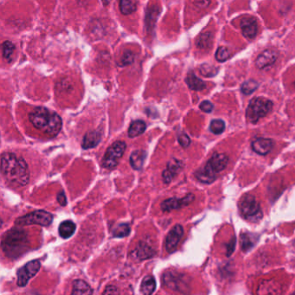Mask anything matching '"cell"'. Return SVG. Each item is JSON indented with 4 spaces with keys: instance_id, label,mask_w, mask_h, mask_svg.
Masks as SVG:
<instances>
[{
    "instance_id": "cell-34",
    "label": "cell",
    "mask_w": 295,
    "mask_h": 295,
    "mask_svg": "<svg viewBox=\"0 0 295 295\" xmlns=\"http://www.w3.org/2000/svg\"><path fill=\"white\" fill-rule=\"evenodd\" d=\"M230 56V52L226 47H219L216 52V59L220 63L227 61Z\"/></svg>"
},
{
    "instance_id": "cell-8",
    "label": "cell",
    "mask_w": 295,
    "mask_h": 295,
    "mask_svg": "<svg viewBox=\"0 0 295 295\" xmlns=\"http://www.w3.org/2000/svg\"><path fill=\"white\" fill-rule=\"evenodd\" d=\"M40 268H41V263L39 261L34 260L28 262L25 267H23L18 271V285L19 286H26L29 280L38 273Z\"/></svg>"
},
{
    "instance_id": "cell-33",
    "label": "cell",
    "mask_w": 295,
    "mask_h": 295,
    "mask_svg": "<svg viewBox=\"0 0 295 295\" xmlns=\"http://www.w3.org/2000/svg\"><path fill=\"white\" fill-rule=\"evenodd\" d=\"M258 87V82L254 81V80H250V81H247V82H244V84L242 85L241 90L244 94L249 95V94H251L256 91Z\"/></svg>"
},
{
    "instance_id": "cell-19",
    "label": "cell",
    "mask_w": 295,
    "mask_h": 295,
    "mask_svg": "<svg viewBox=\"0 0 295 295\" xmlns=\"http://www.w3.org/2000/svg\"><path fill=\"white\" fill-rule=\"evenodd\" d=\"M156 289V280L152 275L145 277L140 284V292L143 294L150 295L154 292Z\"/></svg>"
},
{
    "instance_id": "cell-29",
    "label": "cell",
    "mask_w": 295,
    "mask_h": 295,
    "mask_svg": "<svg viewBox=\"0 0 295 295\" xmlns=\"http://www.w3.org/2000/svg\"><path fill=\"white\" fill-rule=\"evenodd\" d=\"M183 167H184L183 162L180 161L179 159H176V158H171L170 161L168 162L166 170L175 176L176 174L180 172V170H182Z\"/></svg>"
},
{
    "instance_id": "cell-25",
    "label": "cell",
    "mask_w": 295,
    "mask_h": 295,
    "mask_svg": "<svg viewBox=\"0 0 295 295\" xmlns=\"http://www.w3.org/2000/svg\"><path fill=\"white\" fill-rule=\"evenodd\" d=\"M250 233H243L241 234V245L244 251L247 252L251 250L253 247L255 246L256 242L258 240V237Z\"/></svg>"
},
{
    "instance_id": "cell-7",
    "label": "cell",
    "mask_w": 295,
    "mask_h": 295,
    "mask_svg": "<svg viewBox=\"0 0 295 295\" xmlns=\"http://www.w3.org/2000/svg\"><path fill=\"white\" fill-rule=\"evenodd\" d=\"M127 145L124 141H116L107 148L102 159V165L107 169H113L119 164L125 152Z\"/></svg>"
},
{
    "instance_id": "cell-5",
    "label": "cell",
    "mask_w": 295,
    "mask_h": 295,
    "mask_svg": "<svg viewBox=\"0 0 295 295\" xmlns=\"http://www.w3.org/2000/svg\"><path fill=\"white\" fill-rule=\"evenodd\" d=\"M239 208L241 213L246 219L251 220L253 222L262 219L261 206L255 196L250 194L244 196L239 202Z\"/></svg>"
},
{
    "instance_id": "cell-32",
    "label": "cell",
    "mask_w": 295,
    "mask_h": 295,
    "mask_svg": "<svg viewBox=\"0 0 295 295\" xmlns=\"http://www.w3.org/2000/svg\"><path fill=\"white\" fill-rule=\"evenodd\" d=\"M210 129L214 134H222L225 130V122L222 120H213L210 122Z\"/></svg>"
},
{
    "instance_id": "cell-2",
    "label": "cell",
    "mask_w": 295,
    "mask_h": 295,
    "mask_svg": "<svg viewBox=\"0 0 295 295\" xmlns=\"http://www.w3.org/2000/svg\"><path fill=\"white\" fill-rule=\"evenodd\" d=\"M29 120L34 128L50 136L57 135L63 127L61 117L44 107L35 108L29 114Z\"/></svg>"
},
{
    "instance_id": "cell-17",
    "label": "cell",
    "mask_w": 295,
    "mask_h": 295,
    "mask_svg": "<svg viewBox=\"0 0 295 295\" xmlns=\"http://www.w3.org/2000/svg\"><path fill=\"white\" fill-rule=\"evenodd\" d=\"M146 153L144 150H136L133 152L130 157V164L134 170H140L143 167L144 162L146 160Z\"/></svg>"
},
{
    "instance_id": "cell-41",
    "label": "cell",
    "mask_w": 295,
    "mask_h": 295,
    "mask_svg": "<svg viewBox=\"0 0 295 295\" xmlns=\"http://www.w3.org/2000/svg\"><path fill=\"white\" fill-rule=\"evenodd\" d=\"M118 290L116 288L115 286H107L106 290L104 291L103 293L104 294H115V293H118Z\"/></svg>"
},
{
    "instance_id": "cell-36",
    "label": "cell",
    "mask_w": 295,
    "mask_h": 295,
    "mask_svg": "<svg viewBox=\"0 0 295 295\" xmlns=\"http://www.w3.org/2000/svg\"><path fill=\"white\" fill-rule=\"evenodd\" d=\"M134 54L133 52L130 51V50H128V51H126L123 55H122V64L123 66H126V65H129V64H132L134 63Z\"/></svg>"
},
{
    "instance_id": "cell-39",
    "label": "cell",
    "mask_w": 295,
    "mask_h": 295,
    "mask_svg": "<svg viewBox=\"0 0 295 295\" xmlns=\"http://www.w3.org/2000/svg\"><path fill=\"white\" fill-rule=\"evenodd\" d=\"M235 243H237V240H235V238L234 237L229 242V244H227V246H228L227 247V256H230L234 252Z\"/></svg>"
},
{
    "instance_id": "cell-38",
    "label": "cell",
    "mask_w": 295,
    "mask_h": 295,
    "mask_svg": "<svg viewBox=\"0 0 295 295\" xmlns=\"http://www.w3.org/2000/svg\"><path fill=\"white\" fill-rule=\"evenodd\" d=\"M200 109L202 111H204L205 113H210L212 110H213V104L211 103L210 101H204L200 104Z\"/></svg>"
},
{
    "instance_id": "cell-4",
    "label": "cell",
    "mask_w": 295,
    "mask_h": 295,
    "mask_svg": "<svg viewBox=\"0 0 295 295\" xmlns=\"http://www.w3.org/2000/svg\"><path fill=\"white\" fill-rule=\"evenodd\" d=\"M273 108V102L264 97H256L252 99L247 108L246 116L252 123H256L270 113Z\"/></svg>"
},
{
    "instance_id": "cell-22",
    "label": "cell",
    "mask_w": 295,
    "mask_h": 295,
    "mask_svg": "<svg viewBox=\"0 0 295 295\" xmlns=\"http://www.w3.org/2000/svg\"><path fill=\"white\" fill-rule=\"evenodd\" d=\"M196 178L198 179L200 182L204 183V184H212V183L216 180V175L211 172L208 168L204 167L197 170L196 172Z\"/></svg>"
},
{
    "instance_id": "cell-9",
    "label": "cell",
    "mask_w": 295,
    "mask_h": 295,
    "mask_svg": "<svg viewBox=\"0 0 295 295\" xmlns=\"http://www.w3.org/2000/svg\"><path fill=\"white\" fill-rule=\"evenodd\" d=\"M195 196L192 193L186 195L182 198H171L162 202L161 210L164 212H170L171 210H180L181 208L187 206L194 201Z\"/></svg>"
},
{
    "instance_id": "cell-26",
    "label": "cell",
    "mask_w": 295,
    "mask_h": 295,
    "mask_svg": "<svg viewBox=\"0 0 295 295\" xmlns=\"http://www.w3.org/2000/svg\"><path fill=\"white\" fill-rule=\"evenodd\" d=\"M138 0H120V9L123 15H130L137 10Z\"/></svg>"
},
{
    "instance_id": "cell-24",
    "label": "cell",
    "mask_w": 295,
    "mask_h": 295,
    "mask_svg": "<svg viewBox=\"0 0 295 295\" xmlns=\"http://www.w3.org/2000/svg\"><path fill=\"white\" fill-rule=\"evenodd\" d=\"M146 123L143 121H135V122H132L131 125L129 127L128 129V136L130 138H135L140 136L143 134L145 130H146Z\"/></svg>"
},
{
    "instance_id": "cell-43",
    "label": "cell",
    "mask_w": 295,
    "mask_h": 295,
    "mask_svg": "<svg viewBox=\"0 0 295 295\" xmlns=\"http://www.w3.org/2000/svg\"><path fill=\"white\" fill-rule=\"evenodd\" d=\"M2 224H3V222H2V221H1V219H0V228H1V227H2Z\"/></svg>"
},
{
    "instance_id": "cell-3",
    "label": "cell",
    "mask_w": 295,
    "mask_h": 295,
    "mask_svg": "<svg viewBox=\"0 0 295 295\" xmlns=\"http://www.w3.org/2000/svg\"><path fill=\"white\" fill-rule=\"evenodd\" d=\"M5 254L10 258H18L27 250L28 235L20 228H12L7 232L1 243Z\"/></svg>"
},
{
    "instance_id": "cell-40",
    "label": "cell",
    "mask_w": 295,
    "mask_h": 295,
    "mask_svg": "<svg viewBox=\"0 0 295 295\" xmlns=\"http://www.w3.org/2000/svg\"><path fill=\"white\" fill-rule=\"evenodd\" d=\"M57 201L62 206H65L67 204V198L64 192H59L57 194Z\"/></svg>"
},
{
    "instance_id": "cell-37",
    "label": "cell",
    "mask_w": 295,
    "mask_h": 295,
    "mask_svg": "<svg viewBox=\"0 0 295 295\" xmlns=\"http://www.w3.org/2000/svg\"><path fill=\"white\" fill-rule=\"evenodd\" d=\"M179 142H180V146L186 148V147H188L191 145V139H190L187 134H180V136H179Z\"/></svg>"
},
{
    "instance_id": "cell-11",
    "label": "cell",
    "mask_w": 295,
    "mask_h": 295,
    "mask_svg": "<svg viewBox=\"0 0 295 295\" xmlns=\"http://www.w3.org/2000/svg\"><path fill=\"white\" fill-rule=\"evenodd\" d=\"M184 274H176L172 271L165 273L163 276V284L171 290L180 291V289H185L186 282L184 280Z\"/></svg>"
},
{
    "instance_id": "cell-6",
    "label": "cell",
    "mask_w": 295,
    "mask_h": 295,
    "mask_svg": "<svg viewBox=\"0 0 295 295\" xmlns=\"http://www.w3.org/2000/svg\"><path fill=\"white\" fill-rule=\"evenodd\" d=\"M52 221H53L52 214L47 212L45 210H36L18 218L15 221V224L18 226L37 224L46 227L51 224Z\"/></svg>"
},
{
    "instance_id": "cell-31",
    "label": "cell",
    "mask_w": 295,
    "mask_h": 295,
    "mask_svg": "<svg viewBox=\"0 0 295 295\" xmlns=\"http://www.w3.org/2000/svg\"><path fill=\"white\" fill-rule=\"evenodd\" d=\"M1 50H2V55H3L4 58H6L7 60H11V58L13 56L14 50H15V46L13 44L12 42L10 41H7L3 43L2 45L0 46Z\"/></svg>"
},
{
    "instance_id": "cell-16",
    "label": "cell",
    "mask_w": 295,
    "mask_h": 295,
    "mask_svg": "<svg viewBox=\"0 0 295 295\" xmlns=\"http://www.w3.org/2000/svg\"><path fill=\"white\" fill-rule=\"evenodd\" d=\"M101 134L99 131H90L85 134L82 142V148L88 150L94 148L101 142Z\"/></svg>"
},
{
    "instance_id": "cell-28",
    "label": "cell",
    "mask_w": 295,
    "mask_h": 295,
    "mask_svg": "<svg viewBox=\"0 0 295 295\" xmlns=\"http://www.w3.org/2000/svg\"><path fill=\"white\" fill-rule=\"evenodd\" d=\"M131 232V227L128 223H121L113 229V234L114 238H123L128 237Z\"/></svg>"
},
{
    "instance_id": "cell-42",
    "label": "cell",
    "mask_w": 295,
    "mask_h": 295,
    "mask_svg": "<svg viewBox=\"0 0 295 295\" xmlns=\"http://www.w3.org/2000/svg\"><path fill=\"white\" fill-rule=\"evenodd\" d=\"M101 1H102L104 6H107L111 2V0H101Z\"/></svg>"
},
{
    "instance_id": "cell-14",
    "label": "cell",
    "mask_w": 295,
    "mask_h": 295,
    "mask_svg": "<svg viewBox=\"0 0 295 295\" xmlns=\"http://www.w3.org/2000/svg\"><path fill=\"white\" fill-rule=\"evenodd\" d=\"M241 29L244 37L250 39H253L256 37L257 31H258V25L257 22L254 18H245L241 21Z\"/></svg>"
},
{
    "instance_id": "cell-20",
    "label": "cell",
    "mask_w": 295,
    "mask_h": 295,
    "mask_svg": "<svg viewBox=\"0 0 295 295\" xmlns=\"http://www.w3.org/2000/svg\"><path fill=\"white\" fill-rule=\"evenodd\" d=\"M155 255V251L146 243H140V245L135 250V256L140 260L149 259Z\"/></svg>"
},
{
    "instance_id": "cell-1",
    "label": "cell",
    "mask_w": 295,
    "mask_h": 295,
    "mask_svg": "<svg viewBox=\"0 0 295 295\" xmlns=\"http://www.w3.org/2000/svg\"><path fill=\"white\" fill-rule=\"evenodd\" d=\"M0 170L7 181L16 187L27 186L30 181V172L26 162L13 152H5L2 154Z\"/></svg>"
},
{
    "instance_id": "cell-35",
    "label": "cell",
    "mask_w": 295,
    "mask_h": 295,
    "mask_svg": "<svg viewBox=\"0 0 295 295\" xmlns=\"http://www.w3.org/2000/svg\"><path fill=\"white\" fill-rule=\"evenodd\" d=\"M157 11H158V8L152 7V8L150 9V13H147V18H149V20L148 19L146 20V24L148 25V28L154 27L155 21L157 19H153V18H157L158 19V16L159 14V12L158 13Z\"/></svg>"
},
{
    "instance_id": "cell-27",
    "label": "cell",
    "mask_w": 295,
    "mask_h": 295,
    "mask_svg": "<svg viewBox=\"0 0 295 295\" xmlns=\"http://www.w3.org/2000/svg\"><path fill=\"white\" fill-rule=\"evenodd\" d=\"M213 35L210 32H205L200 35V37L197 41V45L199 49H209L212 45Z\"/></svg>"
},
{
    "instance_id": "cell-13",
    "label": "cell",
    "mask_w": 295,
    "mask_h": 295,
    "mask_svg": "<svg viewBox=\"0 0 295 295\" xmlns=\"http://www.w3.org/2000/svg\"><path fill=\"white\" fill-rule=\"evenodd\" d=\"M252 149L259 155H267L274 147V141L271 139L257 138L251 143Z\"/></svg>"
},
{
    "instance_id": "cell-18",
    "label": "cell",
    "mask_w": 295,
    "mask_h": 295,
    "mask_svg": "<svg viewBox=\"0 0 295 295\" xmlns=\"http://www.w3.org/2000/svg\"><path fill=\"white\" fill-rule=\"evenodd\" d=\"M186 82L189 88L194 91H202L206 88V83L197 77V76L193 72H190L188 74V76L186 77Z\"/></svg>"
},
{
    "instance_id": "cell-10",
    "label": "cell",
    "mask_w": 295,
    "mask_h": 295,
    "mask_svg": "<svg viewBox=\"0 0 295 295\" xmlns=\"http://www.w3.org/2000/svg\"><path fill=\"white\" fill-rule=\"evenodd\" d=\"M183 235H184V228L180 224H176L170 229L165 239V249L168 253L171 254L176 250Z\"/></svg>"
},
{
    "instance_id": "cell-12",
    "label": "cell",
    "mask_w": 295,
    "mask_h": 295,
    "mask_svg": "<svg viewBox=\"0 0 295 295\" xmlns=\"http://www.w3.org/2000/svg\"><path fill=\"white\" fill-rule=\"evenodd\" d=\"M228 163V157L226 154L224 153H214L212 157L209 159L207 164H205L204 166L216 175L225 169Z\"/></svg>"
},
{
    "instance_id": "cell-15",
    "label": "cell",
    "mask_w": 295,
    "mask_h": 295,
    "mask_svg": "<svg viewBox=\"0 0 295 295\" xmlns=\"http://www.w3.org/2000/svg\"><path fill=\"white\" fill-rule=\"evenodd\" d=\"M277 57H278V55H277L276 52L271 50V49H267V50L262 52V54H260L258 57L256 58V66L260 70H264L266 68L273 65L276 62Z\"/></svg>"
},
{
    "instance_id": "cell-23",
    "label": "cell",
    "mask_w": 295,
    "mask_h": 295,
    "mask_svg": "<svg viewBox=\"0 0 295 295\" xmlns=\"http://www.w3.org/2000/svg\"><path fill=\"white\" fill-rule=\"evenodd\" d=\"M93 290L84 280H76L73 283L72 294H92Z\"/></svg>"
},
{
    "instance_id": "cell-30",
    "label": "cell",
    "mask_w": 295,
    "mask_h": 295,
    "mask_svg": "<svg viewBox=\"0 0 295 295\" xmlns=\"http://www.w3.org/2000/svg\"><path fill=\"white\" fill-rule=\"evenodd\" d=\"M199 71H200L202 76H205V77H213L218 73V69L213 65L204 64L200 66Z\"/></svg>"
},
{
    "instance_id": "cell-21",
    "label": "cell",
    "mask_w": 295,
    "mask_h": 295,
    "mask_svg": "<svg viewBox=\"0 0 295 295\" xmlns=\"http://www.w3.org/2000/svg\"><path fill=\"white\" fill-rule=\"evenodd\" d=\"M76 226L72 221L67 220L62 222L59 226V234L61 235L62 238L68 239L70 237L73 235L74 233L76 231Z\"/></svg>"
}]
</instances>
